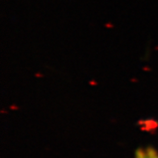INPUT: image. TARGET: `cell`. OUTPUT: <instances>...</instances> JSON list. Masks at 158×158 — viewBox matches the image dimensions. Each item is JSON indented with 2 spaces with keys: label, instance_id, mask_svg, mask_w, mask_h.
I'll list each match as a JSON object with an SVG mask.
<instances>
[{
  "label": "cell",
  "instance_id": "1",
  "mask_svg": "<svg viewBox=\"0 0 158 158\" xmlns=\"http://www.w3.org/2000/svg\"><path fill=\"white\" fill-rule=\"evenodd\" d=\"M135 158H158V152L154 148H140L136 150Z\"/></svg>",
  "mask_w": 158,
  "mask_h": 158
}]
</instances>
